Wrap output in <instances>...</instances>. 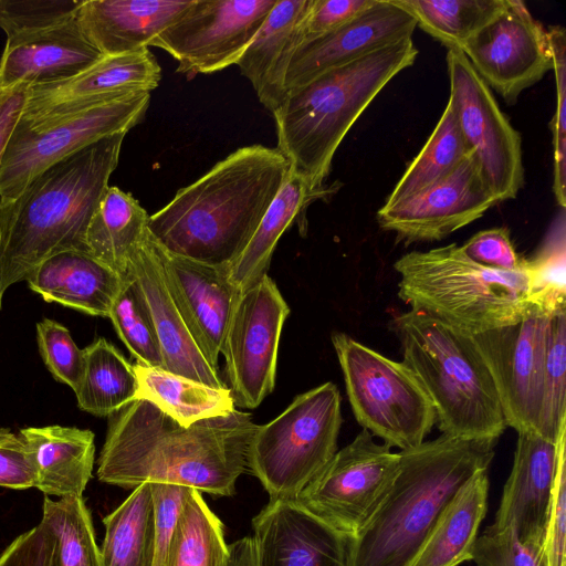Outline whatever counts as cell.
<instances>
[{
    "mask_svg": "<svg viewBox=\"0 0 566 566\" xmlns=\"http://www.w3.org/2000/svg\"><path fill=\"white\" fill-rule=\"evenodd\" d=\"M256 427L250 413L237 409L185 427L148 400L135 399L109 418L97 478L125 489L158 482L230 496L248 469Z\"/></svg>",
    "mask_w": 566,
    "mask_h": 566,
    "instance_id": "cell-1",
    "label": "cell"
},
{
    "mask_svg": "<svg viewBox=\"0 0 566 566\" xmlns=\"http://www.w3.org/2000/svg\"><path fill=\"white\" fill-rule=\"evenodd\" d=\"M290 170L277 148L260 144L241 147L180 188L149 216L148 230L174 254L230 270Z\"/></svg>",
    "mask_w": 566,
    "mask_h": 566,
    "instance_id": "cell-2",
    "label": "cell"
},
{
    "mask_svg": "<svg viewBox=\"0 0 566 566\" xmlns=\"http://www.w3.org/2000/svg\"><path fill=\"white\" fill-rule=\"evenodd\" d=\"M127 133L102 138L51 165L0 205V300L59 252L86 251L93 213L108 188Z\"/></svg>",
    "mask_w": 566,
    "mask_h": 566,
    "instance_id": "cell-3",
    "label": "cell"
},
{
    "mask_svg": "<svg viewBox=\"0 0 566 566\" xmlns=\"http://www.w3.org/2000/svg\"><path fill=\"white\" fill-rule=\"evenodd\" d=\"M495 443L442 433L401 450L388 493L349 541V566H409L454 494L489 469Z\"/></svg>",
    "mask_w": 566,
    "mask_h": 566,
    "instance_id": "cell-4",
    "label": "cell"
},
{
    "mask_svg": "<svg viewBox=\"0 0 566 566\" xmlns=\"http://www.w3.org/2000/svg\"><path fill=\"white\" fill-rule=\"evenodd\" d=\"M418 55L412 38L379 48L287 92L272 112L276 148L291 169L323 187L344 137L381 90Z\"/></svg>",
    "mask_w": 566,
    "mask_h": 566,
    "instance_id": "cell-5",
    "label": "cell"
},
{
    "mask_svg": "<svg viewBox=\"0 0 566 566\" xmlns=\"http://www.w3.org/2000/svg\"><path fill=\"white\" fill-rule=\"evenodd\" d=\"M403 363L413 371L436 411L443 434L494 440L506 423L490 371L471 335L410 308L392 323Z\"/></svg>",
    "mask_w": 566,
    "mask_h": 566,
    "instance_id": "cell-6",
    "label": "cell"
},
{
    "mask_svg": "<svg viewBox=\"0 0 566 566\" xmlns=\"http://www.w3.org/2000/svg\"><path fill=\"white\" fill-rule=\"evenodd\" d=\"M394 268L400 300L468 335L515 324L532 312L527 263L514 272L490 269L451 243L406 253Z\"/></svg>",
    "mask_w": 566,
    "mask_h": 566,
    "instance_id": "cell-7",
    "label": "cell"
},
{
    "mask_svg": "<svg viewBox=\"0 0 566 566\" xmlns=\"http://www.w3.org/2000/svg\"><path fill=\"white\" fill-rule=\"evenodd\" d=\"M340 394L332 381L294 398L272 421L258 426L248 447L247 467L270 500L295 501L337 451Z\"/></svg>",
    "mask_w": 566,
    "mask_h": 566,
    "instance_id": "cell-8",
    "label": "cell"
},
{
    "mask_svg": "<svg viewBox=\"0 0 566 566\" xmlns=\"http://www.w3.org/2000/svg\"><path fill=\"white\" fill-rule=\"evenodd\" d=\"M332 343L353 413L363 429L400 451L421 444L437 418L413 371L345 333H333Z\"/></svg>",
    "mask_w": 566,
    "mask_h": 566,
    "instance_id": "cell-9",
    "label": "cell"
},
{
    "mask_svg": "<svg viewBox=\"0 0 566 566\" xmlns=\"http://www.w3.org/2000/svg\"><path fill=\"white\" fill-rule=\"evenodd\" d=\"M150 93H130L19 120L0 165V205L14 200L41 171L107 136L128 133L145 116Z\"/></svg>",
    "mask_w": 566,
    "mask_h": 566,
    "instance_id": "cell-10",
    "label": "cell"
},
{
    "mask_svg": "<svg viewBox=\"0 0 566 566\" xmlns=\"http://www.w3.org/2000/svg\"><path fill=\"white\" fill-rule=\"evenodd\" d=\"M399 468V452L363 429L336 451L302 490L296 502L321 521L355 537L388 493Z\"/></svg>",
    "mask_w": 566,
    "mask_h": 566,
    "instance_id": "cell-11",
    "label": "cell"
},
{
    "mask_svg": "<svg viewBox=\"0 0 566 566\" xmlns=\"http://www.w3.org/2000/svg\"><path fill=\"white\" fill-rule=\"evenodd\" d=\"M449 99L464 140L497 202L513 199L524 184L522 139L491 88L461 50L448 49Z\"/></svg>",
    "mask_w": 566,
    "mask_h": 566,
    "instance_id": "cell-12",
    "label": "cell"
},
{
    "mask_svg": "<svg viewBox=\"0 0 566 566\" xmlns=\"http://www.w3.org/2000/svg\"><path fill=\"white\" fill-rule=\"evenodd\" d=\"M277 0H192L151 43L191 80L237 64Z\"/></svg>",
    "mask_w": 566,
    "mask_h": 566,
    "instance_id": "cell-13",
    "label": "cell"
},
{
    "mask_svg": "<svg viewBox=\"0 0 566 566\" xmlns=\"http://www.w3.org/2000/svg\"><path fill=\"white\" fill-rule=\"evenodd\" d=\"M289 314L287 303L268 274L240 293L221 353L235 406L254 409L273 391L280 337Z\"/></svg>",
    "mask_w": 566,
    "mask_h": 566,
    "instance_id": "cell-14",
    "label": "cell"
},
{
    "mask_svg": "<svg viewBox=\"0 0 566 566\" xmlns=\"http://www.w3.org/2000/svg\"><path fill=\"white\" fill-rule=\"evenodd\" d=\"M552 317L532 311L515 324L471 335L493 379L505 423L517 433L538 434Z\"/></svg>",
    "mask_w": 566,
    "mask_h": 566,
    "instance_id": "cell-15",
    "label": "cell"
},
{
    "mask_svg": "<svg viewBox=\"0 0 566 566\" xmlns=\"http://www.w3.org/2000/svg\"><path fill=\"white\" fill-rule=\"evenodd\" d=\"M461 51L509 104L553 70L547 30L517 0H506L504 9Z\"/></svg>",
    "mask_w": 566,
    "mask_h": 566,
    "instance_id": "cell-16",
    "label": "cell"
},
{
    "mask_svg": "<svg viewBox=\"0 0 566 566\" xmlns=\"http://www.w3.org/2000/svg\"><path fill=\"white\" fill-rule=\"evenodd\" d=\"M496 198L473 151L447 177L377 212L379 226L407 244L439 241L481 218Z\"/></svg>",
    "mask_w": 566,
    "mask_h": 566,
    "instance_id": "cell-17",
    "label": "cell"
},
{
    "mask_svg": "<svg viewBox=\"0 0 566 566\" xmlns=\"http://www.w3.org/2000/svg\"><path fill=\"white\" fill-rule=\"evenodd\" d=\"M154 244L172 302L201 354L219 371V356L241 291L230 280L229 268L174 254L155 238Z\"/></svg>",
    "mask_w": 566,
    "mask_h": 566,
    "instance_id": "cell-18",
    "label": "cell"
},
{
    "mask_svg": "<svg viewBox=\"0 0 566 566\" xmlns=\"http://www.w3.org/2000/svg\"><path fill=\"white\" fill-rule=\"evenodd\" d=\"M416 28L412 15L395 0H375L349 22L294 49L284 74V94L379 48L412 38Z\"/></svg>",
    "mask_w": 566,
    "mask_h": 566,
    "instance_id": "cell-19",
    "label": "cell"
},
{
    "mask_svg": "<svg viewBox=\"0 0 566 566\" xmlns=\"http://www.w3.org/2000/svg\"><path fill=\"white\" fill-rule=\"evenodd\" d=\"M161 69L149 49L104 55L81 73L29 85L20 120L32 122L116 96L155 90Z\"/></svg>",
    "mask_w": 566,
    "mask_h": 566,
    "instance_id": "cell-20",
    "label": "cell"
},
{
    "mask_svg": "<svg viewBox=\"0 0 566 566\" xmlns=\"http://www.w3.org/2000/svg\"><path fill=\"white\" fill-rule=\"evenodd\" d=\"M258 566H349V541L296 501L276 499L252 520Z\"/></svg>",
    "mask_w": 566,
    "mask_h": 566,
    "instance_id": "cell-21",
    "label": "cell"
},
{
    "mask_svg": "<svg viewBox=\"0 0 566 566\" xmlns=\"http://www.w3.org/2000/svg\"><path fill=\"white\" fill-rule=\"evenodd\" d=\"M517 434L513 467L490 527H511L523 545L543 553L557 446L535 433Z\"/></svg>",
    "mask_w": 566,
    "mask_h": 566,
    "instance_id": "cell-22",
    "label": "cell"
},
{
    "mask_svg": "<svg viewBox=\"0 0 566 566\" xmlns=\"http://www.w3.org/2000/svg\"><path fill=\"white\" fill-rule=\"evenodd\" d=\"M104 55L86 39L76 14L59 23L7 38L0 88L72 77Z\"/></svg>",
    "mask_w": 566,
    "mask_h": 566,
    "instance_id": "cell-23",
    "label": "cell"
},
{
    "mask_svg": "<svg viewBox=\"0 0 566 566\" xmlns=\"http://www.w3.org/2000/svg\"><path fill=\"white\" fill-rule=\"evenodd\" d=\"M128 273L136 279L149 307L164 369L216 388L228 387L220 371L201 354L172 302L149 230L130 259Z\"/></svg>",
    "mask_w": 566,
    "mask_h": 566,
    "instance_id": "cell-24",
    "label": "cell"
},
{
    "mask_svg": "<svg viewBox=\"0 0 566 566\" xmlns=\"http://www.w3.org/2000/svg\"><path fill=\"white\" fill-rule=\"evenodd\" d=\"M192 0H83L76 19L103 55L148 49Z\"/></svg>",
    "mask_w": 566,
    "mask_h": 566,
    "instance_id": "cell-25",
    "label": "cell"
},
{
    "mask_svg": "<svg viewBox=\"0 0 566 566\" xmlns=\"http://www.w3.org/2000/svg\"><path fill=\"white\" fill-rule=\"evenodd\" d=\"M123 277L86 251L59 252L25 277L29 287L46 302L108 317Z\"/></svg>",
    "mask_w": 566,
    "mask_h": 566,
    "instance_id": "cell-26",
    "label": "cell"
},
{
    "mask_svg": "<svg viewBox=\"0 0 566 566\" xmlns=\"http://www.w3.org/2000/svg\"><path fill=\"white\" fill-rule=\"evenodd\" d=\"M312 3L277 0L237 63L271 113L284 98V74L292 52L303 41L302 27Z\"/></svg>",
    "mask_w": 566,
    "mask_h": 566,
    "instance_id": "cell-27",
    "label": "cell"
},
{
    "mask_svg": "<svg viewBox=\"0 0 566 566\" xmlns=\"http://www.w3.org/2000/svg\"><path fill=\"white\" fill-rule=\"evenodd\" d=\"M34 472L33 488L45 496H82L95 460L94 433L59 424L19 431Z\"/></svg>",
    "mask_w": 566,
    "mask_h": 566,
    "instance_id": "cell-28",
    "label": "cell"
},
{
    "mask_svg": "<svg viewBox=\"0 0 566 566\" xmlns=\"http://www.w3.org/2000/svg\"><path fill=\"white\" fill-rule=\"evenodd\" d=\"M334 191L333 186L316 187L303 175L290 170L250 242L229 270L230 280L239 291L247 290L266 274L274 249L284 231L294 221L305 219L311 203Z\"/></svg>",
    "mask_w": 566,
    "mask_h": 566,
    "instance_id": "cell-29",
    "label": "cell"
},
{
    "mask_svg": "<svg viewBox=\"0 0 566 566\" xmlns=\"http://www.w3.org/2000/svg\"><path fill=\"white\" fill-rule=\"evenodd\" d=\"M488 471L476 472L454 494L409 566H459L471 559L488 511Z\"/></svg>",
    "mask_w": 566,
    "mask_h": 566,
    "instance_id": "cell-30",
    "label": "cell"
},
{
    "mask_svg": "<svg viewBox=\"0 0 566 566\" xmlns=\"http://www.w3.org/2000/svg\"><path fill=\"white\" fill-rule=\"evenodd\" d=\"M149 214L132 193L108 186L87 227L86 252L123 279L148 233Z\"/></svg>",
    "mask_w": 566,
    "mask_h": 566,
    "instance_id": "cell-31",
    "label": "cell"
},
{
    "mask_svg": "<svg viewBox=\"0 0 566 566\" xmlns=\"http://www.w3.org/2000/svg\"><path fill=\"white\" fill-rule=\"evenodd\" d=\"M134 369L139 384L137 399L148 400L185 427L226 417L235 410L229 387L216 388L138 363L134 364Z\"/></svg>",
    "mask_w": 566,
    "mask_h": 566,
    "instance_id": "cell-32",
    "label": "cell"
},
{
    "mask_svg": "<svg viewBox=\"0 0 566 566\" xmlns=\"http://www.w3.org/2000/svg\"><path fill=\"white\" fill-rule=\"evenodd\" d=\"M105 535L103 566H156L155 504L150 482L136 486L130 495L103 518Z\"/></svg>",
    "mask_w": 566,
    "mask_h": 566,
    "instance_id": "cell-33",
    "label": "cell"
},
{
    "mask_svg": "<svg viewBox=\"0 0 566 566\" xmlns=\"http://www.w3.org/2000/svg\"><path fill=\"white\" fill-rule=\"evenodd\" d=\"M138 379L123 354L105 338L83 349V369L74 391L78 408L98 417H111L137 399Z\"/></svg>",
    "mask_w": 566,
    "mask_h": 566,
    "instance_id": "cell-34",
    "label": "cell"
},
{
    "mask_svg": "<svg viewBox=\"0 0 566 566\" xmlns=\"http://www.w3.org/2000/svg\"><path fill=\"white\" fill-rule=\"evenodd\" d=\"M39 526L45 534V566H103L91 513L82 496H45Z\"/></svg>",
    "mask_w": 566,
    "mask_h": 566,
    "instance_id": "cell-35",
    "label": "cell"
},
{
    "mask_svg": "<svg viewBox=\"0 0 566 566\" xmlns=\"http://www.w3.org/2000/svg\"><path fill=\"white\" fill-rule=\"evenodd\" d=\"M469 149L450 101L430 137L387 197L392 206L451 174L467 157Z\"/></svg>",
    "mask_w": 566,
    "mask_h": 566,
    "instance_id": "cell-36",
    "label": "cell"
},
{
    "mask_svg": "<svg viewBox=\"0 0 566 566\" xmlns=\"http://www.w3.org/2000/svg\"><path fill=\"white\" fill-rule=\"evenodd\" d=\"M229 554L223 525L201 492L191 489L177 521L164 566H223Z\"/></svg>",
    "mask_w": 566,
    "mask_h": 566,
    "instance_id": "cell-37",
    "label": "cell"
},
{
    "mask_svg": "<svg viewBox=\"0 0 566 566\" xmlns=\"http://www.w3.org/2000/svg\"><path fill=\"white\" fill-rule=\"evenodd\" d=\"M417 27L448 49L461 50L505 7L506 0H395Z\"/></svg>",
    "mask_w": 566,
    "mask_h": 566,
    "instance_id": "cell-38",
    "label": "cell"
},
{
    "mask_svg": "<svg viewBox=\"0 0 566 566\" xmlns=\"http://www.w3.org/2000/svg\"><path fill=\"white\" fill-rule=\"evenodd\" d=\"M116 333L138 364L164 369L163 354L144 293L128 273L112 304L109 315Z\"/></svg>",
    "mask_w": 566,
    "mask_h": 566,
    "instance_id": "cell-39",
    "label": "cell"
},
{
    "mask_svg": "<svg viewBox=\"0 0 566 566\" xmlns=\"http://www.w3.org/2000/svg\"><path fill=\"white\" fill-rule=\"evenodd\" d=\"M566 312L552 317L544 369V391L538 421V436L556 442L559 426L566 417Z\"/></svg>",
    "mask_w": 566,
    "mask_h": 566,
    "instance_id": "cell-40",
    "label": "cell"
},
{
    "mask_svg": "<svg viewBox=\"0 0 566 566\" xmlns=\"http://www.w3.org/2000/svg\"><path fill=\"white\" fill-rule=\"evenodd\" d=\"M564 224L528 265L530 303L533 312L554 316L566 312Z\"/></svg>",
    "mask_w": 566,
    "mask_h": 566,
    "instance_id": "cell-41",
    "label": "cell"
},
{
    "mask_svg": "<svg viewBox=\"0 0 566 566\" xmlns=\"http://www.w3.org/2000/svg\"><path fill=\"white\" fill-rule=\"evenodd\" d=\"M556 82V112L552 120L554 145L553 190L557 203L566 206V31L563 27L547 30Z\"/></svg>",
    "mask_w": 566,
    "mask_h": 566,
    "instance_id": "cell-42",
    "label": "cell"
},
{
    "mask_svg": "<svg viewBox=\"0 0 566 566\" xmlns=\"http://www.w3.org/2000/svg\"><path fill=\"white\" fill-rule=\"evenodd\" d=\"M36 340L41 357L52 376L75 391L83 369V349L69 329L56 321L44 318L36 324Z\"/></svg>",
    "mask_w": 566,
    "mask_h": 566,
    "instance_id": "cell-43",
    "label": "cell"
},
{
    "mask_svg": "<svg viewBox=\"0 0 566 566\" xmlns=\"http://www.w3.org/2000/svg\"><path fill=\"white\" fill-rule=\"evenodd\" d=\"M83 0H0V28L10 38L74 17Z\"/></svg>",
    "mask_w": 566,
    "mask_h": 566,
    "instance_id": "cell-44",
    "label": "cell"
},
{
    "mask_svg": "<svg viewBox=\"0 0 566 566\" xmlns=\"http://www.w3.org/2000/svg\"><path fill=\"white\" fill-rule=\"evenodd\" d=\"M557 463L543 543L546 566H565L566 533V417L556 439Z\"/></svg>",
    "mask_w": 566,
    "mask_h": 566,
    "instance_id": "cell-45",
    "label": "cell"
},
{
    "mask_svg": "<svg viewBox=\"0 0 566 566\" xmlns=\"http://www.w3.org/2000/svg\"><path fill=\"white\" fill-rule=\"evenodd\" d=\"M471 560L476 566H546L543 553L523 545L511 527L488 526L475 541Z\"/></svg>",
    "mask_w": 566,
    "mask_h": 566,
    "instance_id": "cell-46",
    "label": "cell"
},
{
    "mask_svg": "<svg viewBox=\"0 0 566 566\" xmlns=\"http://www.w3.org/2000/svg\"><path fill=\"white\" fill-rule=\"evenodd\" d=\"M473 262L494 270L514 272L526 266L527 260L517 254L507 228L482 230L461 245Z\"/></svg>",
    "mask_w": 566,
    "mask_h": 566,
    "instance_id": "cell-47",
    "label": "cell"
},
{
    "mask_svg": "<svg viewBox=\"0 0 566 566\" xmlns=\"http://www.w3.org/2000/svg\"><path fill=\"white\" fill-rule=\"evenodd\" d=\"M155 504L156 566H164L170 538L191 488L150 482Z\"/></svg>",
    "mask_w": 566,
    "mask_h": 566,
    "instance_id": "cell-48",
    "label": "cell"
},
{
    "mask_svg": "<svg viewBox=\"0 0 566 566\" xmlns=\"http://www.w3.org/2000/svg\"><path fill=\"white\" fill-rule=\"evenodd\" d=\"M375 0H313L303 22V41L329 32L353 20Z\"/></svg>",
    "mask_w": 566,
    "mask_h": 566,
    "instance_id": "cell-49",
    "label": "cell"
},
{
    "mask_svg": "<svg viewBox=\"0 0 566 566\" xmlns=\"http://www.w3.org/2000/svg\"><path fill=\"white\" fill-rule=\"evenodd\" d=\"M33 484L34 472L27 446L19 433L8 430L0 436V486L25 490Z\"/></svg>",
    "mask_w": 566,
    "mask_h": 566,
    "instance_id": "cell-50",
    "label": "cell"
},
{
    "mask_svg": "<svg viewBox=\"0 0 566 566\" xmlns=\"http://www.w3.org/2000/svg\"><path fill=\"white\" fill-rule=\"evenodd\" d=\"M48 542L39 524L22 533L0 554V566H45Z\"/></svg>",
    "mask_w": 566,
    "mask_h": 566,
    "instance_id": "cell-51",
    "label": "cell"
},
{
    "mask_svg": "<svg viewBox=\"0 0 566 566\" xmlns=\"http://www.w3.org/2000/svg\"><path fill=\"white\" fill-rule=\"evenodd\" d=\"M29 84L21 83L6 90L0 97V165L8 143L21 118Z\"/></svg>",
    "mask_w": 566,
    "mask_h": 566,
    "instance_id": "cell-52",
    "label": "cell"
},
{
    "mask_svg": "<svg viewBox=\"0 0 566 566\" xmlns=\"http://www.w3.org/2000/svg\"><path fill=\"white\" fill-rule=\"evenodd\" d=\"M229 554L223 566H258L252 537H243L228 545Z\"/></svg>",
    "mask_w": 566,
    "mask_h": 566,
    "instance_id": "cell-53",
    "label": "cell"
},
{
    "mask_svg": "<svg viewBox=\"0 0 566 566\" xmlns=\"http://www.w3.org/2000/svg\"><path fill=\"white\" fill-rule=\"evenodd\" d=\"M7 88H0V97L3 95Z\"/></svg>",
    "mask_w": 566,
    "mask_h": 566,
    "instance_id": "cell-54",
    "label": "cell"
},
{
    "mask_svg": "<svg viewBox=\"0 0 566 566\" xmlns=\"http://www.w3.org/2000/svg\"><path fill=\"white\" fill-rule=\"evenodd\" d=\"M6 431H8V430H7V429H0V436H1L2 433H4Z\"/></svg>",
    "mask_w": 566,
    "mask_h": 566,
    "instance_id": "cell-55",
    "label": "cell"
},
{
    "mask_svg": "<svg viewBox=\"0 0 566 566\" xmlns=\"http://www.w3.org/2000/svg\"><path fill=\"white\" fill-rule=\"evenodd\" d=\"M0 306H1V300H0Z\"/></svg>",
    "mask_w": 566,
    "mask_h": 566,
    "instance_id": "cell-56",
    "label": "cell"
}]
</instances>
